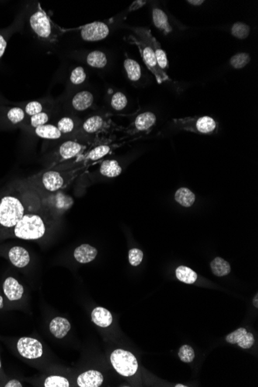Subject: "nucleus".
Returning <instances> with one entry per match:
<instances>
[{
  "label": "nucleus",
  "mask_w": 258,
  "mask_h": 387,
  "mask_svg": "<svg viewBox=\"0 0 258 387\" xmlns=\"http://www.w3.org/2000/svg\"><path fill=\"white\" fill-rule=\"evenodd\" d=\"M7 117L12 124H18L24 119L25 112L21 108H12L7 113Z\"/></svg>",
  "instance_id": "obj_38"
},
{
  "label": "nucleus",
  "mask_w": 258,
  "mask_h": 387,
  "mask_svg": "<svg viewBox=\"0 0 258 387\" xmlns=\"http://www.w3.org/2000/svg\"><path fill=\"white\" fill-rule=\"evenodd\" d=\"M111 105L116 111H122L127 106V97L122 92H117L112 96Z\"/></svg>",
  "instance_id": "obj_34"
},
{
  "label": "nucleus",
  "mask_w": 258,
  "mask_h": 387,
  "mask_svg": "<svg viewBox=\"0 0 258 387\" xmlns=\"http://www.w3.org/2000/svg\"><path fill=\"white\" fill-rule=\"evenodd\" d=\"M145 3H146V1H135V2H134L131 4V6L129 8V10L133 11L140 9V8L145 5Z\"/></svg>",
  "instance_id": "obj_43"
},
{
  "label": "nucleus",
  "mask_w": 258,
  "mask_h": 387,
  "mask_svg": "<svg viewBox=\"0 0 258 387\" xmlns=\"http://www.w3.org/2000/svg\"><path fill=\"white\" fill-rule=\"evenodd\" d=\"M98 255V250L88 244H84L74 250V257L81 263L93 261Z\"/></svg>",
  "instance_id": "obj_17"
},
{
  "label": "nucleus",
  "mask_w": 258,
  "mask_h": 387,
  "mask_svg": "<svg viewBox=\"0 0 258 387\" xmlns=\"http://www.w3.org/2000/svg\"><path fill=\"white\" fill-rule=\"evenodd\" d=\"M143 252L138 248H133L129 252V263L131 266L137 267L142 261Z\"/></svg>",
  "instance_id": "obj_40"
},
{
  "label": "nucleus",
  "mask_w": 258,
  "mask_h": 387,
  "mask_svg": "<svg viewBox=\"0 0 258 387\" xmlns=\"http://www.w3.org/2000/svg\"><path fill=\"white\" fill-rule=\"evenodd\" d=\"M42 186L49 192L57 191L65 185V177L58 171L49 170L43 172L40 176Z\"/></svg>",
  "instance_id": "obj_9"
},
{
  "label": "nucleus",
  "mask_w": 258,
  "mask_h": 387,
  "mask_svg": "<svg viewBox=\"0 0 258 387\" xmlns=\"http://www.w3.org/2000/svg\"><path fill=\"white\" fill-rule=\"evenodd\" d=\"M5 387H22V385L17 380H11L5 385Z\"/></svg>",
  "instance_id": "obj_44"
},
{
  "label": "nucleus",
  "mask_w": 258,
  "mask_h": 387,
  "mask_svg": "<svg viewBox=\"0 0 258 387\" xmlns=\"http://www.w3.org/2000/svg\"><path fill=\"white\" fill-rule=\"evenodd\" d=\"M26 207L20 199L15 196H5L0 200V227L14 228L24 216Z\"/></svg>",
  "instance_id": "obj_2"
},
{
  "label": "nucleus",
  "mask_w": 258,
  "mask_h": 387,
  "mask_svg": "<svg viewBox=\"0 0 258 387\" xmlns=\"http://www.w3.org/2000/svg\"><path fill=\"white\" fill-rule=\"evenodd\" d=\"M100 172L106 177L114 178L119 176L123 169L116 160H105L101 165Z\"/></svg>",
  "instance_id": "obj_25"
},
{
  "label": "nucleus",
  "mask_w": 258,
  "mask_h": 387,
  "mask_svg": "<svg viewBox=\"0 0 258 387\" xmlns=\"http://www.w3.org/2000/svg\"><path fill=\"white\" fill-rule=\"evenodd\" d=\"M250 61H251V57L249 54L245 52H241L231 57L230 64L234 69L240 70L246 67Z\"/></svg>",
  "instance_id": "obj_30"
},
{
  "label": "nucleus",
  "mask_w": 258,
  "mask_h": 387,
  "mask_svg": "<svg viewBox=\"0 0 258 387\" xmlns=\"http://www.w3.org/2000/svg\"><path fill=\"white\" fill-rule=\"evenodd\" d=\"M56 126L63 134H69V133L72 132L75 129V122L72 118L66 116V117L59 119Z\"/></svg>",
  "instance_id": "obj_32"
},
{
  "label": "nucleus",
  "mask_w": 258,
  "mask_h": 387,
  "mask_svg": "<svg viewBox=\"0 0 258 387\" xmlns=\"http://www.w3.org/2000/svg\"><path fill=\"white\" fill-rule=\"evenodd\" d=\"M43 105L40 102H36V101H33V102H29L27 105H26L25 108V112L27 114L28 116H35L36 114L43 112Z\"/></svg>",
  "instance_id": "obj_41"
},
{
  "label": "nucleus",
  "mask_w": 258,
  "mask_h": 387,
  "mask_svg": "<svg viewBox=\"0 0 258 387\" xmlns=\"http://www.w3.org/2000/svg\"><path fill=\"white\" fill-rule=\"evenodd\" d=\"M109 33V27L105 22H95L81 28V36L85 41H100L107 37Z\"/></svg>",
  "instance_id": "obj_8"
},
{
  "label": "nucleus",
  "mask_w": 258,
  "mask_h": 387,
  "mask_svg": "<svg viewBox=\"0 0 258 387\" xmlns=\"http://www.w3.org/2000/svg\"><path fill=\"white\" fill-rule=\"evenodd\" d=\"M8 255L11 263L18 268L26 267L30 261L29 252L22 247L16 246L11 248Z\"/></svg>",
  "instance_id": "obj_13"
},
{
  "label": "nucleus",
  "mask_w": 258,
  "mask_h": 387,
  "mask_svg": "<svg viewBox=\"0 0 258 387\" xmlns=\"http://www.w3.org/2000/svg\"><path fill=\"white\" fill-rule=\"evenodd\" d=\"M3 292L9 301H18L22 298L24 288L16 279L9 277L4 281Z\"/></svg>",
  "instance_id": "obj_11"
},
{
  "label": "nucleus",
  "mask_w": 258,
  "mask_h": 387,
  "mask_svg": "<svg viewBox=\"0 0 258 387\" xmlns=\"http://www.w3.org/2000/svg\"><path fill=\"white\" fill-rule=\"evenodd\" d=\"M47 224L44 217L38 214H25L14 227V236L19 239L34 241L44 236Z\"/></svg>",
  "instance_id": "obj_1"
},
{
  "label": "nucleus",
  "mask_w": 258,
  "mask_h": 387,
  "mask_svg": "<svg viewBox=\"0 0 258 387\" xmlns=\"http://www.w3.org/2000/svg\"><path fill=\"white\" fill-rule=\"evenodd\" d=\"M253 303L254 305H255V308H258V294H256V295H255V298H254L253 300Z\"/></svg>",
  "instance_id": "obj_46"
},
{
  "label": "nucleus",
  "mask_w": 258,
  "mask_h": 387,
  "mask_svg": "<svg viewBox=\"0 0 258 387\" xmlns=\"http://www.w3.org/2000/svg\"><path fill=\"white\" fill-rule=\"evenodd\" d=\"M7 43L2 35H0V58L2 57L6 48Z\"/></svg>",
  "instance_id": "obj_42"
},
{
  "label": "nucleus",
  "mask_w": 258,
  "mask_h": 387,
  "mask_svg": "<svg viewBox=\"0 0 258 387\" xmlns=\"http://www.w3.org/2000/svg\"><path fill=\"white\" fill-rule=\"evenodd\" d=\"M49 119H50V116L49 114L46 112H40V113L36 114L35 116H31L30 119V125L32 127L36 128L39 127V126H44L48 123Z\"/></svg>",
  "instance_id": "obj_39"
},
{
  "label": "nucleus",
  "mask_w": 258,
  "mask_h": 387,
  "mask_svg": "<svg viewBox=\"0 0 258 387\" xmlns=\"http://www.w3.org/2000/svg\"><path fill=\"white\" fill-rule=\"evenodd\" d=\"M226 340L230 344H238L244 350H248L255 344L253 334L248 332L245 328H240L227 335Z\"/></svg>",
  "instance_id": "obj_10"
},
{
  "label": "nucleus",
  "mask_w": 258,
  "mask_h": 387,
  "mask_svg": "<svg viewBox=\"0 0 258 387\" xmlns=\"http://www.w3.org/2000/svg\"><path fill=\"white\" fill-rule=\"evenodd\" d=\"M104 382V377L100 372L88 370L78 377L77 383L80 387H99Z\"/></svg>",
  "instance_id": "obj_12"
},
{
  "label": "nucleus",
  "mask_w": 258,
  "mask_h": 387,
  "mask_svg": "<svg viewBox=\"0 0 258 387\" xmlns=\"http://www.w3.org/2000/svg\"><path fill=\"white\" fill-rule=\"evenodd\" d=\"M130 39H131L134 44L138 46L143 61L148 67V69L155 75L157 82L162 84L164 81H169V76L158 66L153 50L150 47V45L138 37L131 36Z\"/></svg>",
  "instance_id": "obj_4"
},
{
  "label": "nucleus",
  "mask_w": 258,
  "mask_h": 387,
  "mask_svg": "<svg viewBox=\"0 0 258 387\" xmlns=\"http://www.w3.org/2000/svg\"><path fill=\"white\" fill-rule=\"evenodd\" d=\"M210 267H211L212 272L217 277H223L231 273V267L229 262H227L220 257H217L212 260Z\"/></svg>",
  "instance_id": "obj_23"
},
{
  "label": "nucleus",
  "mask_w": 258,
  "mask_h": 387,
  "mask_svg": "<svg viewBox=\"0 0 258 387\" xmlns=\"http://www.w3.org/2000/svg\"><path fill=\"white\" fill-rule=\"evenodd\" d=\"M156 123V117L152 112H147L140 114L134 121V126L138 131H146Z\"/></svg>",
  "instance_id": "obj_21"
},
{
  "label": "nucleus",
  "mask_w": 258,
  "mask_h": 387,
  "mask_svg": "<svg viewBox=\"0 0 258 387\" xmlns=\"http://www.w3.org/2000/svg\"><path fill=\"white\" fill-rule=\"evenodd\" d=\"M176 275L178 280L188 284H193L197 279V274L196 272L186 266L178 267L176 270Z\"/></svg>",
  "instance_id": "obj_28"
},
{
  "label": "nucleus",
  "mask_w": 258,
  "mask_h": 387,
  "mask_svg": "<svg viewBox=\"0 0 258 387\" xmlns=\"http://www.w3.org/2000/svg\"><path fill=\"white\" fill-rule=\"evenodd\" d=\"M83 146L75 141H66L60 145L58 154L60 160H68L77 156L82 151Z\"/></svg>",
  "instance_id": "obj_15"
},
{
  "label": "nucleus",
  "mask_w": 258,
  "mask_h": 387,
  "mask_svg": "<svg viewBox=\"0 0 258 387\" xmlns=\"http://www.w3.org/2000/svg\"><path fill=\"white\" fill-rule=\"evenodd\" d=\"M152 20L154 25L157 29H159L163 34L168 35L172 31V26H170L166 14L158 8H153L152 9Z\"/></svg>",
  "instance_id": "obj_19"
},
{
  "label": "nucleus",
  "mask_w": 258,
  "mask_h": 387,
  "mask_svg": "<svg viewBox=\"0 0 258 387\" xmlns=\"http://www.w3.org/2000/svg\"><path fill=\"white\" fill-rule=\"evenodd\" d=\"M87 74L82 67H77L73 70L70 76V81L74 85H80L85 82Z\"/></svg>",
  "instance_id": "obj_35"
},
{
  "label": "nucleus",
  "mask_w": 258,
  "mask_h": 387,
  "mask_svg": "<svg viewBox=\"0 0 258 387\" xmlns=\"http://www.w3.org/2000/svg\"><path fill=\"white\" fill-rule=\"evenodd\" d=\"M186 2L195 5V6H200L204 2V1L203 0H188V1H186Z\"/></svg>",
  "instance_id": "obj_45"
},
{
  "label": "nucleus",
  "mask_w": 258,
  "mask_h": 387,
  "mask_svg": "<svg viewBox=\"0 0 258 387\" xmlns=\"http://www.w3.org/2000/svg\"><path fill=\"white\" fill-rule=\"evenodd\" d=\"M111 148L108 145H99L90 151L88 155V158L90 160L96 161L103 158L105 155L110 152Z\"/></svg>",
  "instance_id": "obj_36"
},
{
  "label": "nucleus",
  "mask_w": 258,
  "mask_h": 387,
  "mask_svg": "<svg viewBox=\"0 0 258 387\" xmlns=\"http://www.w3.org/2000/svg\"><path fill=\"white\" fill-rule=\"evenodd\" d=\"M50 332L57 339H63L71 330V325L67 318L56 317L50 323Z\"/></svg>",
  "instance_id": "obj_14"
},
{
  "label": "nucleus",
  "mask_w": 258,
  "mask_h": 387,
  "mask_svg": "<svg viewBox=\"0 0 258 387\" xmlns=\"http://www.w3.org/2000/svg\"><path fill=\"white\" fill-rule=\"evenodd\" d=\"M250 31H251V28L244 22H235L231 27V34L239 40L247 39L249 36Z\"/></svg>",
  "instance_id": "obj_31"
},
{
  "label": "nucleus",
  "mask_w": 258,
  "mask_h": 387,
  "mask_svg": "<svg viewBox=\"0 0 258 387\" xmlns=\"http://www.w3.org/2000/svg\"><path fill=\"white\" fill-rule=\"evenodd\" d=\"M125 69L128 78L131 81L135 82L141 78V67L137 61L131 58H126L124 62Z\"/></svg>",
  "instance_id": "obj_27"
},
{
  "label": "nucleus",
  "mask_w": 258,
  "mask_h": 387,
  "mask_svg": "<svg viewBox=\"0 0 258 387\" xmlns=\"http://www.w3.org/2000/svg\"><path fill=\"white\" fill-rule=\"evenodd\" d=\"M45 387H69L70 382L67 378L60 376H50L44 381Z\"/></svg>",
  "instance_id": "obj_33"
},
{
  "label": "nucleus",
  "mask_w": 258,
  "mask_h": 387,
  "mask_svg": "<svg viewBox=\"0 0 258 387\" xmlns=\"http://www.w3.org/2000/svg\"><path fill=\"white\" fill-rule=\"evenodd\" d=\"M176 387H186V386L183 385V384H177V385L175 386Z\"/></svg>",
  "instance_id": "obj_48"
},
{
  "label": "nucleus",
  "mask_w": 258,
  "mask_h": 387,
  "mask_svg": "<svg viewBox=\"0 0 258 387\" xmlns=\"http://www.w3.org/2000/svg\"><path fill=\"white\" fill-rule=\"evenodd\" d=\"M217 126L215 120L209 116L199 118L195 122V129L202 134H210L214 132L217 129Z\"/></svg>",
  "instance_id": "obj_22"
},
{
  "label": "nucleus",
  "mask_w": 258,
  "mask_h": 387,
  "mask_svg": "<svg viewBox=\"0 0 258 387\" xmlns=\"http://www.w3.org/2000/svg\"><path fill=\"white\" fill-rule=\"evenodd\" d=\"M104 125L103 119L101 116H95L88 118L83 124V129L87 133L93 134L102 129Z\"/></svg>",
  "instance_id": "obj_29"
},
{
  "label": "nucleus",
  "mask_w": 258,
  "mask_h": 387,
  "mask_svg": "<svg viewBox=\"0 0 258 387\" xmlns=\"http://www.w3.org/2000/svg\"><path fill=\"white\" fill-rule=\"evenodd\" d=\"M94 102L93 94L88 91L78 92L73 97L71 101L73 109L78 112H84L89 109Z\"/></svg>",
  "instance_id": "obj_16"
},
{
  "label": "nucleus",
  "mask_w": 258,
  "mask_h": 387,
  "mask_svg": "<svg viewBox=\"0 0 258 387\" xmlns=\"http://www.w3.org/2000/svg\"><path fill=\"white\" fill-rule=\"evenodd\" d=\"M3 306V298H2V296L0 295V309H2Z\"/></svg>",
  "instance_id": "obj_47"
},
{
  "label": "nucleus",
  "mask_w": 258,
  "mask_h": 387,
  "mask_svg": "<svg viewBox=\"0 0 258 387\" xmlns=\"http://www.w3.org/2000/svg\"><path fill=\"white\" fill-rule=\"evenodd\" d=\"M87 64L95 68H104L108 64L107 56L100 50H95L88 54Z\"/></svg>",
  "instance_id": "obj_26"
},
{
  "label": "nucleus",
  "mask_w": 258,
  "mask_h": 387,
  "mask_svg": "<svg viewBox=\"0 0 258 387\" xmlns=\"http://www.w3.org/2000/svg\"><path fill=\"white\" fill-rule=\"evenodd\" d=\"M179 357L183 363H192L195 358L194 350L191 346L184 345L179 349Z\"/></svg>",
  "instance_id": "obj_37"
},
{
  "label": "nucleus",
  "mask_w": 258,
  "mask_h": 387,
  "mask_svg": "<svg viewBox=\"0 0 258 387\" xmlns=\"http://www.w3.org/2000/svg\"><path fill=\"white\" fill-rule=\"evenodd\" d=\"M29 24L38 37L46 41H57V33L47 14L41 9L35 12L29 18Z\"/></svg>",
  "instance_id": "obj_3"
},
{
  "label": "nucleus",
  "mask_w": 258,
  "mask_h": 387,
  "mask_svg": "<svg viewBox=\"0 0 258 387\" xmlns=\"http://www.w3.org/2000/svg\"><path fill=\"white\" fill-rule=\"evenodd\" d=\"M18 352L23 358L36 360L43 356V346L40 341L30 337H22L18 340Z\"/></svg>",
  "instance_id": "obj_7"
},
{
  "label": "nucleus",
  "mask_w": 258,
  "mask_h": 387,
  "mask_svg": "<svg viewBox=\"0 0 258 387\" xmlns=\"http://www.w3.org/2000/svg\"><path fill=\"white\" fill-rule=\"evenodd\" d=\"M110 359L114 369L123 377H131L138 371V361L130 352L119 349L112 353Z\"/></svg>",
  "instance_id": "obj_5"
},
{
  "label": "nucleus",
  "mask_w": 258,
  "mask_h": 387,
  "mask_svg": "<svg viewBox=\"0 0 258 387\" xmlns=\"http://www.w3.org/2000/svg\"><path fill=\"white\" fill-rule=\"evenodd\" d=\"M130 29L134 32V34L138 38L144 40L150 45V47L153 50L154 54L156 57L157 63L160 67L162 71L169 68V61L167 59L165 51L162 50L160 43L157 41L156 39L151 35L149 29L142 27H131Z\"/></svg>",
  "instance_id": "obj_6"
},
{
  "label": "nucleus",
  "mask_w": 258,
  "mask_h": 387,
  "mask_svg": "<svg viewBox=\"0 0 258 387\" xmlns=\"http://www.w3.org/2000/svg\"><path fill=\"white\" fill-rule=\"evenodd\" d=\"M35 134L40 138L50 140L59 139L63 136L62 133L60 132L57 126L51 124H46L36 128Z\"/></svg>",
  "instance_id": "obj_20"
},
{
  "label": "nucleus",
  "mask_w": 258,
  "mask_h": 387,
  "mask_svg": "<svg viewBox=\"0 0 258 387\" xmlns=\"http://www.w3.org/2000/svg\"><path fill=\"white\" fill-rule=\"evenodd\" d=\"M92 320L99 327L107 328L113 322V317L109 310L102 307H97L92 312Z\"/></svg>",
  "instance_id": "obj_18"
},
{
  "label": "nucleus",
  "mask_w": 258,
  "mask_h": 387,
  "mask_svg": "<svg viewBox=\"0 0 258 387\" xmlns=\"http://www.w3.org/2000/svg\"><path fill=\"white\" fill-rule=\"evenodd\" d=\"M2 367V363H1V360H0V369Z\"/></svg>",
  "instance_id": "obj_49"
},
{
  "label": "nucleus",
  "mask_w": 258,
  "mask_h": 387,
  "mask_svg": "<svg viewBox=\"0 0 258 387\" xmlns=\"http://www.w3.org/2000/svg\"><path fill=\"white\" fill-rule=\"evenodd\" d=\"M175 200L183 207H190L196 200L194 193L187 188H179L175 193Z\"/></svg>",
  "instance_id": "obj_24"
}]
</instances>
